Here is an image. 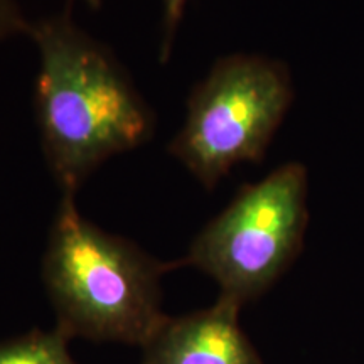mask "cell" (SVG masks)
I'll list each match as a JSON object with an SVG mask.
<instances>
[{
	"mask_svg": "<svg viewBox=\"0 0 364 364\" xmlns=\"http://www.w3.org/2000/svg\"><path fill=\"white\" fill-rule=\"evenodd\" d=\"M307 169L287 162L247 184L196 235L177 267L213 279L221 297L245 307L279 282L299 257L309 223Z\"/></svg>",
	"mask_w": 364,
	"mask_h": 364,
	"instance_id": "obj_4",
	"label": "cell"
},
{
	"mask_svg": "<svg viewBox=\"0 0 364 364\" xmlns=\"http://www.w3.org/2000/svg\"><path fill=\"white\" fill-rule=\"evenodd\" d=\"M241 309L218 295L201 311L167 316L140 348V364H263L240 326Z\"/></svg>",
	"mask_w": 364,
	"mask_h": 364,
	"instance_id": "obj_5",
	"label": "cell"
},
{
	"mask_svg": "<svg viewBox=\"0 0 364 364\" xmlns=\"http://www.w3.org/2000/svg\"><path fill=\"white\" fill-rule=\"evenodd\" d=\"M83 2L91 9H100L105 4V0H83Z\"/></svg>",
	"mask_w": 364,
	"mask_h": 364,
	"instance_id": "obj_9",
	"label": "cell"
},
{
	"mask_svg": "<svg viewBox=\"0 0 364 364\" xmlns=\"http://www.w3.org/2000/svg\"><path fill=\"white\" fill-rule=\"evenodd\" d=\"M31 22L17 0H0V44L19 36H29Z\"/></svg>",
	"mask_w": 364,
	"mask_h": 364,
	"instance_id": "obj_8",
	"label": "cell"
},
{
	"mask_svg": "<svg viewBox=\"0 0 364 364\" xmlns=\"http://www.w3.org/2000/svg\"><path fill=\"white\" fill-rule=\"evenodd\" d=\"M39 53L34 113L41 147L61 196H76L108 159L142 147L156 113L107 44L71 9L31 22Z\"/></svg>",
	"mask_w": 364,
	"mask_h": 364,
	"instance_id": "obj_1",
	"label": "cell"
},
{
	"mask_svg": "<svg viewBox=\"0 0 364 364\" xmlns=\"http://www.w3.org/2000/svg\"><path fill=\"white\" fill-rule=\"evenodd\" d=\"M70 339L56 327L33 329L0 341V364H78L71 358Z\"/></svg>",
	"mask_w": 364,
	"mask_h": 364,
	"instance_id": "obj_6",
	"label": "cell"
},
{
	"mask_svg": "<svg viewBox=\"0 0 364 364\" xmlns=\"http://www.w3.org/2000/svg\"><path fill=\"white\" fill-rule=\"evenodd\" d=\"M188 2L189 0H162V41L159 49L162 65L169 61Z\"/></svg>",
	"mask_w": 364,
	"mask_h": 364,
	"instance_id": "obj_7",
	"label": "cell"
},
{
	"mask_svg": "<svg viewBox=\"0 0 364 364\" xmlns=\"http://www.w3.org/2000/svg\"><path fill=\"white\" fill-rule=\"evenodd\" d=\"M162 263L81 215L76 196H61L43 255V284L68 339L142 348L162 324Z\"/></svg>",
	"mask_w": 364,
	"mask_h": 364,
	"instance_id": "obj_2",
	"label": "cell"
},
{
	"mask_svg": "<svg viewBox=\"0 0 364 364\" xmlns=\"http://www.w3.org/2000/svg\"><path fill=\"white\" fill-rule=\"evenodd\" d=\"M294 102L289 68L236 53L213 65L191 91L169 154L213 191L241 162H262Z\"/></svg>",
	"mask_w": 364,
	"mask_h": 364,
	"instance_id": "obj_3",
	"label": "cell"
}]
</instances>
